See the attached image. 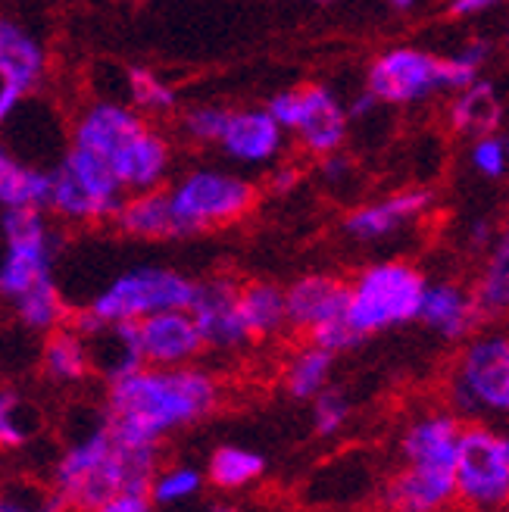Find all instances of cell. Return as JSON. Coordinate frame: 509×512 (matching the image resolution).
<instances>
[{
	"instance_id": "obj_1",
	"label": "cell",
	"mask_w": 509,
	"mask_h": 512,
	"mask_svg": "<svg viewBox=\"0 0 509 512\" xmlns=\"http://www.w3.org/2000/svg\"><path fill=\"white\" fill-rule=\"evenodd\" d=\"M219 406V381L207 369L138 366L110 381L107 425L125 444L160 447L172 431L207 419Z\"/></svg>"
},
{
	"instance_id": "obj_2",
	"label": "cell",
	"mask_w": 509,
	"mask_h": 512,
	"mask_svg": "<svg viewBox=\"0 0 509 512\" xmlns=\"http://www.w3.org/2000/svg\"><path fill=\"white\" fill-rule=\"evenodd\" d=\"M160 469V447L125 444L107 419L69 441L50 472V494L63 512H91L107 497L132 491L147 494Z\"/></svg>"
},
{
	"instance_id": "obj_3",
	"label": "cell",
	"mask_w": 509,
	"mask_h": 512,
	"mask_svg": "<svg viewBox=\"0 0 509 512\" xmlns=\"http://www.w3.org/2000/svg\"><path fill=\"white\" fill-rule=\"evenodd\" d=\"M72 147L104 163L125 194L163 188L172 169L169 141L141 113L119 100H94L72 125Z\"/></svg>"
},
{
	"instance_id": "obj_4",
	"label": "cell",
	"mask_w": 509,
	"mask_h": 512,
	"mask_svg": "<svg viewBox=\"0 0 509 512\" xmlns=\"http://www.w3.org/2000/svg\"><path fill=\"white\" fill-rule=\"evenodd\" d=\"M463 419L431 409L403 428V466L381 491V512H447L453 506V469Z\"/></svg>"
},
{
	"instance_id": "obj_5",
	"label": "cell",
	"mask_w": 509,
	"mask_h": 512,
	"mask_svg": "<svg viewBox=\"0 0 509 512\" xmlns=\"http://www.w3.org/2000/svg\"><path fill=\"white\" fill-rule=\"evenodd\" d=\"M494 57L488 38L466 41L453 57H438L422 47H391L378 54L366 72V91L388 107L419 104L425 97L444 91H460L463 85L481 79V72Z\"/></svg>"
},
{
	"instance_id": "obj_6",
	"label": "cell",
	"mask_w": 509,
	"mask_h": 512,
	"mask_svg": "<svg viewBox=\"0 0 509 512\" xmlns=\"http://www.w3.org/2000/svg\"><path fill=\"white\" fill-rule=\"evenodd\" d=\"M425 275L413 263H372L347 285L344 319L360 338L413 322L425 291Z\"/></svg>"
},
{
	"instance_id": "obj_7",
	"label": "cell",
	"mask_w": 509,
	"mask_h": 512,
	"mask_svg": "<svg viewBox=\"0 0 509 512\" xmlns=\"http://www.w3.org/2000/svg\"><path fill=\"white\" fill-rule=\"evenodd\" d=\"M450 413L491 422L509 409V338L503 331L469 335L450 378Z\"/></svg>"
},
{
	"instance_id": "obj_8",
	"label": "cell",
	"mask_w": 509,
	"mask_h": 512,
	"mask_svg": "<svg viewBox=\"0 0 509 512\" xmlns=\"http://www.w3.org/2000/svg\"><path fill=\"white\" fill-rule=\"evenodd\" d=\"M453 503L466 512H503L509 503V438L488 422L463 425L453 469Z\"/></svg>"
},
{
	"instance_id": "obj_9",
	"label": "cell",
	"mask_w": 509,
	"mask_h": 512,
	"mask_svg": "<svg viewBox=\"0 0 509 512\" xmlns=\"http://www.w3.org/2000/svg\"><path fill=\"white\" fill-rule=\"evenodd\" d=\"M54 281V232L47 210H0V297L19 300Z\"/></svg>"
},
{
	"instance_id": "obj_10",
	"label": "cell",
	"mask_w": 509,
	"mask_h": 512,
	"mask_svg": "<svg viewBox=\"0 0 509 512\" xmlns=\"http://www.w3.org/2000/svg\"><path fill=\"white\" fill-rule=\"evenodd\" d=\"M166 194L188 238L241 222L257 207V185L232 169H191Z\"/></svg>"
},
{
	"instance_id": "obj_11",
	"label": "cell",
	"mask_w": 509,
	"mask_h": 512,
	"mask_svg": "<svg viewBox=\"0 0 509 512\" xmlns=\"http://www.w3.org/2000/svg\"><path fill=\"white\" fill-rule=\"evenodd\" d=\"M194 281L169 266H135L119 272L110 285L97 291L88 310L104 322H138L160 310H182L191 303Z\"/></svg>"
},
{
	"instance_id": "obj_12",
	"label": "cell",
	"mask_w": 509,
	"mask_h": 512,
	"mask_svg": "<svg viewBox=\"0 0 509 512\" xmlns=\"http://www.w3.org/2000/svg\"><path fill=\"white\" fill-rule=\"evenodd\" d=\"M122 200L125 191L113 178V172L82 147L69 144L57 169H50L47 210H54L66 222L113 219Z\"/></svg>"
},
{
	"instance_id": "obj_13",
	"label": "cell",
	"mask_w": 509,
	"mask_h": 512,
	"mask_svg": "<svg viewBox=\"0 0 509 512\" xmlns=\"http://www.w3.org/2000/svg\"><path fill=\"white\" fill-rule=\"evenodd\" d=\"M269 116L282 125L285 135H294L313 157L341 150L350 132V116L341 97L325 85H303L278 91L269 104Z\"/></svg>"
},
{
	"instance_id": "obj_14",
	"label": "cell",
	"mask_w": 509,
	"mask_h": 512,
	"mask_svg": "<svg viewBox=\"0 0 509 512\" xmlns=\"http://www.w3.org/2000/svg\"><path fill=\"white\" fill-rule=\"evenodd\" d=\"M188 313L207 350H238L250 341L238 316V285L228 275L194 281Z\"/></svg>"
},
{
	"instance_id": "obj_15",
	"label": "cell",
	"mask_w": 509,
	"mask_h": 512,
	"mask_svg": "<svg viewBox=\"0 0 509 512\" xmlns=\"http://www.w3.org/2000/svg\"><path fill=\"white\" fill-rule=\"evenodd\" d=\"M132 331L144 366H188L207 350L188 306L144 316L132 322Z\"/></svg>"
},
{
	"instance_id": "obj_16",
	"label": "cell",
	"mask_w": 509,
	"mask_h": 512,
	"mask_svg": "<svg viewBox=\"0 0 509 512\" xmlns=\"http://www.w3.org/2000/svg\"><path fill=\"white\" fill-rule=\"evenodd\" d=\"M222 153L241 166H269L282 157L285 132L266 107L253 110H228L222 132L216 138Z\"/></svg>"
},
{
	"instance_id": "obj_17",
	"label": "cell",
	"mask_w": 509,
	"mask_h": 512,
	"mask_svg": "<svg viewBox=\"0 0 509 512\" xmlns=\"http://www.w3.org/2000/svg\"><path fill=\"white\" fill-rule=\"evenodd\" d=\"M431 200H435V197H431V191H425V188L394 191L388 197L363 203V207H356L353 213H347L344 232L350 238H356V241H366V244L385 241V238L397 235L403 225L422 219L431 210Z\"/></svg>"
},
{
	"instance_id": "obj_18",
	"label": "cell",
	"mask_w": 509,
	"mask_h": 512,
	"mask_svg": "<svg viewBox=\"0 0 509 512\" xmlns=\"http://www.w3.org/2000/svg\"><path fill=\"white\" fill-rule=\"evenodd\" d=\"M347 310V281L328 272H313L285 288V316L297 331H316L325 322L341 319Z\"/></svg>"
},
{
	"instance_id": "obj_19",
	"label": "cell",
	"mask_w": 509,
	"mask_h": 512,
	"mask_svg": "<svg viewBox=\"0 0 509 512\" xmlns=\"http://www.w3.org/2000/svg\"><path fill=\"white\" fill-rule=\"evenodd\" d=\"M416 319L444 341H466L481 325L472 291L456 281H425Z\"/></svg>"
},
{
	"instance_id": "obj_20",
	"label": "cell",
	"mask_w": 509,
	"mask_h": 512,
	"mask_svg": "<svg viewBox=\"0 0 509 512\" xmlns=\"http://www.w3.org/2000/svg\"><path fill=\"white\" fill-rule=\"evenodd\" d=\"M116 225L122 235L138 238V241H178L188 238L185 225L178 222L169 194L163 188L154 191H135L125 194V200L116 210Z\"/></svg>"
},
{
	"instance_id": "obj_21",
	"label": "cell",
	"mask_w": 509,
	"mask_h": 512,
	"mask_svg": "<svg viewBox=\"0 0 509 512\" xmlns=\"http://www.w3.org/2000/svg\"><path fill=\"white\" fill-rule=\"evenodd\" d=\"M47 72V54L41 41L19 22L0 16V85H13L32 94Z\"/></svg>"
},
{
	"instance_id": "obj_22",
	"label": "cell",
	"mask_w": 509,
	"mask_h": 512,
	"mask_svg": "<svg viewBox=\"0 0 509 512\" xmlns=\"http://www.w3.org/2000/svg\"><path fill=\"white\" fill-rule=\"evenodd\" d=\"M450 125L460 135L478 138L497 132L503 122V97L500 88L491 79H475L469 85H463L460 91H453L450 110H447Z\"/></svg>"
},
{
	"instance_id": "obj_23",
	"label": "cell",
	"mask_w": 509,
	"mask_h": 512,
	"mask_svg": "<svg viewBox=\"0 0 509 512\" xmlns=\"http://www.w3.org/2000/svg\"><path fill=\"white\" fill-rule=\"evenodd\" d=\"M41 369L54 384H79L91 375V344L69 322L47 331L41 347Z\"/></svg>"
},
{
	"instance_id": "obj_24",
	"label": "cell",
	"mask_w": 509,
	"mask_h": 512,
	"mask_svg": "<svg viewBox=\"0 0 509 512\" xmlns=\"http://www.w3.org/2000/svg\"><path fill=\"white\" fill-rule=\"evenodd\" d=\"M238 316L250 341L275 338L278 331L288 328L285 316V288L272 285V281H250L238 285Z\"/></svg>"
},
{
	"instance_id": "obj_25",
	"label": "cell",
	"mask_w": 509,
	"mask_h": 512,
	"mask_svg": "<svg viewBox=\"0 0 509 512\" xmlns=\"http://www.w3.org/2000/svg\"><path fill=\"white\" fill-rule=\"evenodd\" d=\"M50 200V169L22 163L0 144V210L38 207L47 210Z\"/></svg>"
},
{
	"instance_id": "obj_26",
	"label": "cell",
	"mask_w": 509,
	"mask_h": 512,
	"mask_svg": "<svg viewBox=\"0 0 509 512\" xmlns=\"http://www.w3.org/2000/svg\"><path fill=\"white\" fill-rule=\"evenodd\" d=\"M475 310L481 322H494L509 306V238L506 232L488 244V260L481 266V275L472 288Z\"/></svg>"
},
{
	"instance_id": "obj_27",
	"label": "cell",
	"mask_w": 509,
	"mask_h": 512,
	"mask_svg": "<svg viewBox=\"0 0 509 512\" xmlns=\"http://www.w3.org/2000/svg\"><path fill=\"white\" fill-rule=\"evenodd\" d=\"M335 372V353L319 344H303L291 353L285 366V388L294 400H313L322 388L332 384Z\"/></svg>"
},
{
	"instance_id": "obj_28",
	"label": "cell",
	"mask_w": 509,
	"mask_h": 512,
	"mask_svg": "<svg viewBox=\"0 0 509 512\" xmlns=\"http://www.w3.org/2000/svg\"><path fill=\"white\" fill-rule=\"evenodd\" d=\"M266 472V459L257 450H247L238 444L219 447L210 463H207V478L216 484L219 491H241L257 484Z\"/></svg>"
},
{
	"instance_id": "obj_29",
	"label": "cell",
	"mask_w": 509,
	"mask_h": 512,
	"mask_svg": "<svg viewBox=\"0 0 509 512\" xmlns=\"http://www.w3.org/2000/svg\"><path fill=\"white\" fill-rule=\"evenodd\" d=\"M13 306V313L19 319L22 328H29V331H38V335H47V331H54L60 325L69 322V303L57 285V278L54 281H47V285L29 291V294H22L19 300L10 303Z\"/></svg>"
},
{
	"instance_id": "obj_30",
	"label": "cell",
	"mask_w": 509,
	"mask_h": 512,
	"mask_svg": "<svg viewBox=\"0 0 509 512\" xmlns=\"http://www.w3.org/2000/svg\"><path fill=\"white\" fill-rule=\"evenodd\" d=\"M125 91H129V107L135 113L147 116H169L178 110V94L175 88L160 79L154 69L132 66L125 72Z\"/></svg>"
},
{
	"instance_id": "obj_31",
	"label": "cell",
	"mask_w": 509,
	"mask_h": 512,
	"mask_svg": "<svg viewBox=\"0 0 509 512\" xmlns=\"http://www.w3.org/2000/svg\"><path fill=\"white\" fill-rule=\"evenodd\" d=\"M203 475L197 466H188V463H175V466H166V469H157L154 478H150V488H147V497L154 506H182L188 500H194L200 491H203Z\"/></svg>"
},
{
	"instance_id": "obj_32",
	"label": "cell",
	"mask_w": 509,
	"mask_h": 512,
	"mask_svg": "<svg viewBox=\"0 0 509 512\" xmlns=\"http://www.w3.org/2000/svg\"><path fill=\"white\" fill-rule=\"evenodd\" d=\"M35 434V413L16 391H0V450H19Z\"/></svg>"
},
{
	"instance_id": "obj_33",
	"label": "cell",
	"mask_w": 509,
	"mask_h": 512,
	"mask_svg": "<svg viewBox=\"0 0 509 512\" xmlns=\"http://www.w3.org/2000/svg\"><path fill=\"white\" fill-rule=\"evenodd\" d=\"M350 397L341 391V388H322L316 397H313V428L322 434V438H335L338 431H344V425L350 422Z\"/></svg>"
},
{
	"instance_id": "obj_34",
	"label": "cell",
	"mask_w": 509,
	"mask_h": 512,
	"mask_svg": "<svg viewBox=\"0 0 509 512\" xmlns=\"http://www.w3.org/2000/svg\"><path fill=\"white\" fill-rule=\"evenodd\" d=\"M469 160H472V169H475L478 175L491 178V182H500V178L506 175V166H509V144H506V135L488 132V135L472 138Z\"/></svg>"
},
{
	"instance_id": "obj_35",
	"label": "cell",
	"mask_w": 509,
	"mask_h": 512,
	"mask_svg": "<svg viewBox=\"0 0 509 512\" xmlns=\"http://www.w3.org/2000/svg\"><path fill=\"white\" fill-rule=\"evenodd\" d=\"M225 107H213V104H200L191 107L182 116V132L197 141V144H216L219 132H222V122H225Z\"/></svg>"
},
{
	"instance_id": "obj_36",
	"label": "cell",
	"mask_w": 509,
	"mask_h": 512,
	"mask_svg": "<svg viewBox=\"0 0 509 512\" xmlns=\"http://www.w3.org/2000/svg\"><path fill=\"white\" fill-rule=\"evenodd\" d=\"M310 341L319 344V347H325V350H332V353L338 356V353H344V350H353L363 338L356 335V331L350 328V322L341 316V319H335V322H325V325H319L316 331H310Z\"/></svg>"
},
{
	"instance_id": "obj_37",
	"label": "cell",
	"mask_w": 509,
	"mask_h": 512,
	"mask_svg": "<svg viewBox=\"0 0 509 512\" xmlns=\"http://www.w3.org/2000/svg\"><path fill=\"white\" fill-rule=\"evenodd\" d=\"M0 512H63L54 494L41 491H0Z\"/></svg>"
},
{
	"instance_id": "obj_38",
	"label": "cell",
	"mask_w": 509,
	"mask_h": 512,
	"mask_svg": "<svg viewBox=\"0 0 509 512\" xmlns=\"http://www.w3.org/2000/svg\"><path fill=\"white\" fill-rule=\"evenodd\" d=\"M91 512H154V503H150L147 494H132V491H122L107 497L100 506H94Z\"/></svg>"
},
{
	"instance_id": "obj_39",
	"label": "cell",
	"mask_w": 509,
	"mask_h": 512,
	"mask_svg": "<svg viewBox=\"0 0 509 512\" xmlns=\"http://www.w3.org/2000/svg\"><path fill=\"white\" fill-rule=\"evenodd\" d=\"M319 160H322L319 163V172H322L325 182L341 185V182H347V178L353 175V160L347 157V153H341V150L325 153V157H319Z\"/></svg>"
},
{
	"instance_id": "obj_40",
	"label": "cell",
	"mask_w": 509,
	"mask_h": 512,
	"mask_svg": "<svg viewBox=\"0 0 509 512\" xmlns=\"http://www.w3.org/2000/svg\"><path fill=\"white\" fill-rule=\"evenodd\" d=\"M503 0H450V16L456 19H478L494 13Z\"/></svg>"
},
{
	"instance_id": "obj_41",
	"label": "cell",
	"mask_w": 509,
	"mask_h": 512,
	"mask_svg": "<svg viewBox=\"0 0 509 512\" xmlns=\"http://www.w3.org/2000/svg\"><path fill=\"white\" fill-rule=\"evenodd\" d=\"M25 97H29V94L13 88V85H0V128H7L16 119V113L25 104Z\"/></svg>"
},
{
	"instance_id": "obj_42",
	"label": "cell",
	"mask_w": 509,
	"mask_h": 512,
	"mask_svg": "<svg viewBox=\"0 0 509 512\" xmlns=\"http://www.w3.org/2000/svg\"><path fill=\"white\" fill-rule=\"evenodd\" d=\"M300 185V172L294 169V166H282V169H275L272 175H269V188L275 191V194H288V191H294Z\"/></svg>"
},
{
	"instance_id": "obj_43",
	"label": "cell",
	"mask_w": 509,
	"mask_h": 512,
	"mask_svg": "<svg viewBox=\"0 0 509 512\" xmlns=\"http://www.w3.org/2000/svg\"><path fill=\"white\" fill-rule=\"evenodd\" d=\"M381 104H378V100L369 94V91H363L360 97H356L353 100V104L347 107V116H350V122H356V119H366V116H372L375 110H378Z\"/></svg>"
},
{
	"instance_id": "obj_44",
	"label": "cell",
	"mask_w": 509,
	"mask_h": 512,
	"mask_svg": "<svg viewBox=\"0 0 509 512\" xmlns=\"http://www.w3.org/2000/svg\"><path fill=\"white\" fill-rule=\"evenodd\" d=\"M388 4L394 7V10H413L419 0H388Z\"/></svg>"
},
{
	"instance_id": "obj_45",
	"label": "cell",
	"mask_w": 509,
	"mask_h": 512,
	"mask_svg": "<svg viewBox=\"0 0 509 512\" xmlns=\"http://www.w3.org/2000/svg\"><path fill=\"white\" fill-rule=\"evenodd\" d=\"M207 512H238L235 506H213V509H207Z\"/></svg>"
},
{
	"instance_id": "obj_46",
	"label": "cell",
	"mask_w": 509,
	"mask_h": 512,
	"mask_svg": "<svg viewBox=\"0 0 509 512\" xmlns=\"http://www.w3.org/2000/svg\"><path fill=\"white\" fill-rule=\"evenodd\" d=\"M316 4H335V0H316Z\"/></svg>"
}]
</instances>
